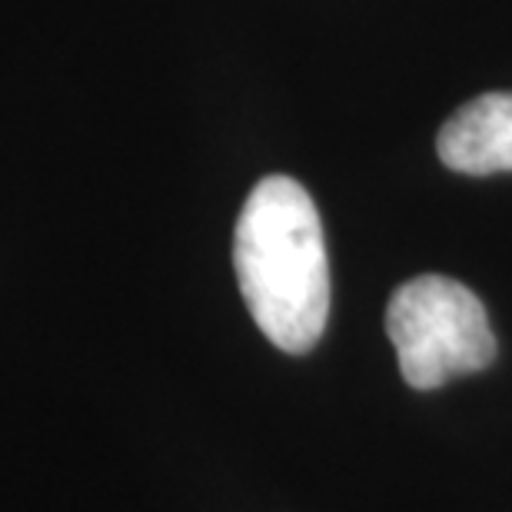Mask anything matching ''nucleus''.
Returning a JSON list of instances; mask_svg holds the SVG:
<instances>
[{
	"label": "nucleus",
	"mask_w": 512,
	"mask_h": 512,
	"mask_svg": "<svg viewBox=\"0 0 512 512\" xmlns=\"http://www.w3.org/2000/svg\"><path fill=\"white\" fill-rule=\"evenodd\" d=\"M449 170L486 177L512 170V94H483L459 107L436 140Z\"/></svg>",
	"instance_id": "obj_3"
},
{
	"label": "nucleus",
	"mask_w": 512,
	"mask_h": 512,
	"mask_svg": "<svg viewBox=\"0 0 512 512\" xmlns=\"http://www.w3.org/2000/svg\"><path fill=\"white\" fill-rule=\"evenodd\" d=\"M386 333L396 346L399 373L413 389H439L496 360L486 306L469 286L439 273L399 286L386 310Z\"/></svg>",
	"instance_id": "obj_2"
},
{
	"label": "nucleus",
	"mask_w": 512,
	"mask_h": 512,
	"mask_svg": "<svg viewBox=\"0 0 512 512\" xmlns=\"http://www.w3.org/2000/svg\"><path fill=\"white\" fill-rule=\"evenodd\" d=\"M233 266L266 340L283 353H310L330 316V263L320 213L300 183H256L237 220Z\"/></svg>",
	"instance_id": "obj_1"
}]
</instances>
